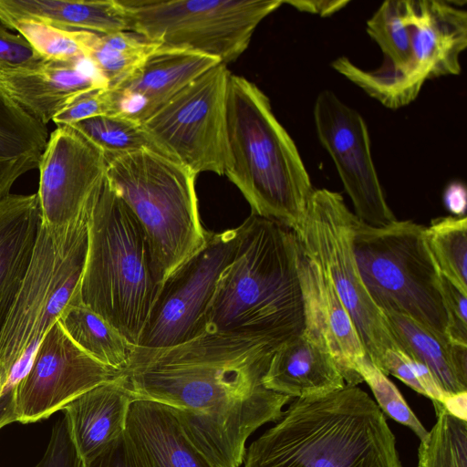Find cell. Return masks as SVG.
<instances>
[{
    "instance_id": "obj_3",
    "label": "cell",
    "mask_w": 467,
    "mask_h": 467,
    "mask_svg": "<svg viewBox=\"0 0 467 467\" xmlns=\"http://www.w3.org/2000/svg\"><path fill=\"white\" fill-rule=\"evenodd\" d=\"M291 401L244 467H403L385 414L358 386Z\"/></svg>"
},
{
    "instance_id": "obj_7",
    "label": "cell",
    "mask_w": 467,
    "mask_h": 467,
    "mask_svg": "<svg viewBox=\"0 0 467 467\" xmlns=\"http://www.w3.org/2000/svg\"><path fill=\"white\" fill-rule=\"evenodd\" d=\"M424 230L412 221L398 220L374 227L355 214L353 251L367 292L382 312L405 315L449 342L441 274Z\"/></svg>"
},
{
    "instance_id": "obj_38",
    "label": "cell",
    "mask_w": 467,
    "mask_h": 467,
    "mask_svg": "<svg viewBox=\"0 0 467 467\" xmlns=\"http://www.w3.org/2000/svg\"><path fill=\"white\" fill-rule=\"evenodd\" d=\"M81 467H144L125 431L97 453L82 461Z\"/></svg>"
},
{
    "instance_id": "obj_8",
    "label": "cell",
    "mask_w": 467,
    "mask_h": 467,
    "mask_svg": "<svg viewBox=\"0 0 467 467\" xmlns=\"http://www.w3.org/2000/svg\"><path fill=\"white\" fill-rule=\"evenodd\" d=\"M88 209L75 222L60 226L42 221L0 333V365L7 379L24 358L33 357L45 334L79 294L88 247Z\"/></svg>"
},
{
    "instance_id": "obj_32",
    "label": "cell",
    "mask_w": 467,
    "mask_h": 467,
    "mask_svg": "<svg viewBox=\"0 0 467 467\" xmlns=\"http://www.w3.org/2000/svg\"><path fill=\"white\" fill-rule=\"evenodd\" d=\"M366 31L381 49L382 65L405 69L410 59L409 0H388L367 21Z\"/></svg>"
},
{
    "instance_id": "obj_12",
    "label": "cell",
    "mask_w": 467,
    "mask_h": 467,
    "mask_svg": "<svg viewBox=\"0 0 467 467\" xmlns=\"http://www.w3.org/2000/svg\"><path fill=\"white\" fill-rule=\"evenodd\" d=\"M231 72L219 63L141 122L163 154L195 174L224 175L231 165L226 101Z\"/></svg>"
},
{
    "instance_id": "obj_28",
    "label": "cell",
    "mask_w": 467,
    "mask_h": 467,
    "mask_svg": "<svg viewBox=\"0 0 467 467\" xmlns=\"http://www.w3.org/2000/svg\"><path fill=\"white\" fill-rule=\"evenodd\" d=\"M160 47L132 31L97 34L88 58L111 88L130 78Z\"/></svg>"
},
{
    "instance_id": "obj_39",
    "label": "cell",
    "mask_w": 467,
    "mask_h": 467,
    "mask_svg": "<svg viewBox=\"0 0 467 467\" xmlns=\"http://www.w3.org/2000/svg\"><path fill=\"white\" fill-rule=\"evenodd\" d=\"M40 60L25 37L10 33L0 24V70L26 67Z\"/></svg>"
},
{
    "instance_id": "obj_29",
    "label": "cell",
    "mask_w": 467,
    "mask_h": 467,
    "mask_svg": "<svg viewBox=\"0 0 467 467\" xmlns=\"http://www.w3.org/2000/svg\"><path fill=\"white\" fill-rule=\"evenodd\" d=\"M424 238L439 273L467 294L466 216L433 219Z\"/></svg>"
},
{
    "instance_id": "obj_13",
    "label": "cell",
    "mask_w": 467,
    "mask_h": 467,
    "mask_svg": "<svg viewBox=\"0 0 467 467\" xmlns=\"http://www.w3.org/2000/svg\"><path fill=\"white\" fill-rule=\"evenodd\" d=\"M241 235L240 225L207 233L204 245L161 283L137 348H166L206 332L208 308L222 274L237 254Z\"/></svg>"
},
{
    "instance_id": "obj_25",
    "label": "cell",
    "mask_w": 467,
    "mask_h": 467,
    "mask_svg": "<svg viewBox=\"0 0 467 467\" xmlns=\"http://www.w3.org/2000/svg\"><path fill=\"white\" fill-rule=\"evenodd\" d=\"M47 140V126L0 87V200L10 194L20 176L38 167Z\"/></svg>"
},
{
    "instance_id": "obj_43",
    "label": "cell",
    "mask_w": 467,
    "mask_h": 467,
    "mask_svg": "<svg viewBox=\"0 0 467 467\" xmlns=\"http://www.w3.org/2000/svg\"><path fill=\"white\" fill-rule=\"evenodd\" d=\"M6 380H7V375L5 371V369L3 368V367L0 365V394L2 392V389H3Z\"/></svg>"
},
{
    "instance_id": "obj_2",
    "label": "cell",
    "mask_w": 467,
    "mask_h": 467,
    "mask_svg": "<svg viewBox=\"0 0 467 467\" xmlns=\"http://www.w3.org/2000/svg\"><path fill=\"white\" fill-rule=\"evenodd\" d=\"M240 226L238 252L219 279L206 331L247 335L281 348L306 327L303 247L294 230L254 213Z\"/></svg>"
},
{
    "instance_id": "obj_24",
    "label": "cell",
    "mask_w": 467,
    "mask_h": 467,
    "mask_svg": "<svg viewBox=\"0 0 467 467\" xmlns=\"http://www.w3.org/2000/svg\"><path fill=\"white\" fill-rule=\"evenodd\" d=\"M17 18L102 35L130 31L127 15L118 0H0V24Z\"/></svg>"
},
{
    "instance_id": "obj_33",
    "label": "cell",
    "mask_w": 467,
    "mask_h": 467,
    "mask_svg": "<svg viewBox=\"0 0 467 467\" xmlns=\"http://www.w3.org/2000/svg\"><path fill=\"white\" fill-rule=\"evenodd\" d=\"M432 403L436 422L420 442L417 467H467V421Z\"/></svg>"
},
{
    "instance_id": "obj_11",
    "label": "cell",
    "mask_w": 467,
    "mask_h": 467,
    "mask_svg": "<svg viewBox=\"0 0 467 467\" xmlns=\"http://www.w3.org/2000/svg\"><path fill=\"white\" fill-rule=\"evenodd\" d=\"M410 59L405 69L364 70L348 63L342 75L389 109L412 102L428 79L459 75L467 47V13L444 0H409Z\"/></svg>"
},
{
    "instance_id": "obj_22",
    "label": "cell",
    "mask_w": 467,
    "mask_h": 467,
    "mask_svg": "<svg viewBox=\"0 0 467 467\" xmlns=\"http://www.w3.org/2000/svg\"><path fill=\"white\" fill-rule=\"evenodd\" d=\"M135 400L137 397L122 374L115 380L85 391L62 409L82 461L125 431L128 412Z\"/></svg>"
},
{
    "instance_id": "obj_42",
    "label": "cell",
    "mask_w": 467,
    "mask_h": 467,
    "mask_svg": "<svg viewBox=\"0 0 467 467\" xmlns=\"http://www.w3.org/2000/svg\"><path fill=\"white\" fill-rule=\"evenodd\" d=\"M441 403L447 412L467 421V391L446 395Z\"/></svg>"
},
{
    "instance_id": "obj_26",
    "label": "cell",
    "mask_w": 467,
    "mask_h": 467,
    "mask_svg": "<svg viewBox=\"0 0 467 467\" xmlns=\"http://www.w3.org/2000/svg\"><path fill=\"white\" fill-rule=\"evenodd\" d=\"M382 313L398 349L424 364L445 396L467 391V372L461 369L451 343L405 315Z\"/></svg>"
},
{
    "instance_id": "obj_36",
    "label": "cell",
    "mask_w": 467,
    "mask_h": 467,
    "mask_svg": "<svg viewBox=\"0 0 467 467\" xmlns=\"http://www.w3.org/2000/svg\"><path fill=\"white\" fill-rule=\"evenodd\" d=\"M441 291L447 315L450 343L467 346V294L441 275Z\"/></svg>"
},
{
    "instance_id": "obj_15",
    "label": "cell",
    "mask_w": 467,
    "mask_h": 467,
    "mask_svg": "<svg viewBox=\"0 0 467 467\" xmlns=\"http://www.w3.org/2000/svg\"><path fill=\"white\" fill-rule=\"evenodd\" d=\"M314 121L319 141L336 165L357 217L374 227L395 222L374 165L363 117L325 89L315 100Z\"/></svg>"
},
{
    "instance_id": "obj_30",
    "label": "cell",
    "mask_w": 467,
    "mask_h": 467,
    "mask_svg": "<svg viewBox=\"0 0 467 467\" xmlns=\"http://www.w3.org/2000/svg\"><path fill=\"white\" fill-rule=\"evenodd\" d=\"M25 37L43 60L77 61L88 58L97 33L58 28L32 18H17L3 24Z\"/></svg>"
},
{
    "instance_id": "obj_6",
    "label": "cell",
    "mask_w": 467,
    "mask_h": 467,
    "mask_svg": "<svg viewBox=\"0 0 467 467\" xmlns=\"http://www.w3.org/2000/svg\"><path fill=\"white\" fill-rule=\"evenodd\" d=\"M106 160V174L140 223L154 276L161 285L206 242L198 213L197 174L150 150Z\"/></svg>"
},
{
    "instance_id": "obj_5",
    "label": "cell",
    "mask_w": 467,
    "mask_h": 467,
    "mask_svg": "<svg viewBox=\"0 0 467 467\" xmlns=\"http://www.w3.org/2000/svg\"><path fill=\"white\" fill-rule=\"evenodd\" d=\"M88 226L80 300L137 347L161 285L144 232L107 174L91 197Z\"/></svg>"
},
{
    "instance_id": "obj_37",
    "label": "cell",
    "mask_w": 467,
    "mask_h": 467,
    "mask_svg": "<svg viewBox=\"0 0 467 467\" xmlns=\"http://www.w3.org/2000/svg\"><path fill=\"white\" fill-rule=\"evenodd\" d=\"M82 460L64 416L53 426L47 450L35 467H81Z\"/></svg>"
},
{
    "instance_id": "obj_4",
    "label": "cell",
    "mask_w": 467,
    "mask_h": 467,
    "mask_svg": "<svg viewBox=\"0 0 467 467\" xmlns=\"http://www.w3.org/2000/svg\"><path fill=\"white\" fill-rule=\"evenodd\" d=\"M231 165L225 174L252 213L297 233L314 192L296 143L275 116L268 97L231 73L226 101Z\"/></svg>"
},
{
    "instance_id": "obj_1",
    "label": "cell",
    "mask_w": 467,
    "mask_h": 467,
    "mask_svg": "<svg viewBox=\"0 0 467 467\" xmlns=\"http://www.w3.org/2000/svg\"><path fill=\"white\" fill-rule=\"evenodd\" d=\"M279 348L255 337L206 331L166 348L134 347L123 376L137 399L168 406L215 467H241L250 435L277 421L293 400L264 385Z\"/></svg>"
},
{
    "instance_id": "obj_21",
    "label": "cell",
    "mask_w": 467,
    "mask_h": 467,
    "mask_svg": "<svg viewBox=\"0 0 467 467\" xmlns=\"http://www.w3.org/2000/svg\"><path fill=\"white\" fill-rule=\"evenodd\" d=\"M125 432L144 467H215L162 403L135 400L128 412Z\"/></svg>"
},
{
    "instance_id": "obj_16",
    "label": "cell",
    "mask_w": 467,
    "mask_h": 467,
    "mask_svg": "<svg viewBox=\"0 0 467 467\" xmlns=\"http://www.w3.org/2000/svg\"><path fill=\"white\" fill-rule=\"evenodd\" d=\"M42 221L66 225L80 218L106 174L104 153L70 126L50 135L39 163Z\"/></svg>"
},
{
    "instance_id": "obj_14",
    "label": "cell",
    "mask_w": 467,
    "mask_h": 467,
    "mask_svg": "<svg viewBox=\"0 0 467 467\" xmlns=\"http://www.w3.org/2000/svg\"><path fill=\"white\" fill-rule=\"evenodd\" d=\"M122 374L79 348L57 321L41 339L16 387V421L26 424L47 419L85 391Z\"/></svg>"
},
{
    "instance_id": "obj_18",
    "label": "cell",
    "mask_w": 467,
    "mask_h": 467,
    "mask_svg": "<svg viewBox=\"0 0 467 467\" xmlns=\"http://www.w3.org/2000/svg\"><path fill=\"white\" fill-rule=\"evenodd\" d=\"M221 63L189 49L160 47L125 81L109 88L117 115L143 122L203 72Z\"/></svg>"
},
{
    "instance_id": "obj_40",
    "label": "cell",
    "mask_w": 467,
    "mask_h": 467,
    "mask_svg": "<svg viewBox=\"0 0 467 467\" xmlns=\"http://www.w3.org/2000/svg\"><path fill=\"white\" fill-rule=\"evenodd\" d=\"M349 1L348 0H290L283 1V4L292 5L300 12L318 15L320 16H329L342 8Z\"/></svg>"
},
{
    "instance_id": "obj_23",
    "label": "cell",
    "mask_w": 467,
    "mask_h": 467,
    "mask_svg": "<svg viewBox=\"0 0 467 467\" xmlns=\"http://www.w3.org/2000/svg\"><path fill=\"white\" fill-rule=\"evenodd\" d=\"M42 223L37 193L0 200V333L28 266Z\"/></svg>"
},
{
    "instance_id": "obj_9",
    "label": "cell",
    "mask_w": 467,
    "mask_h": 467,
    "mask_svg": "<svg viewBox=\"0 0 467 467\" xmlns=\"http://www.w3.org/2000/svg\"><path fill=\"white\" fill-rule=\"evenodd\" d=\"M130 30L162 47L183 48L227 66L248 47L258 25L282 0H118Z\"/></svg>"
},
{
    "instance_id": "obj_20",
    "label": "cell",
    "mask_w": 467,
    "mask_h": 467,
    "mask_svg": "<svg viewBox=\"0 0 467 467\" xmlns=\"http://www.w3.org/2000/svg\"><path fill=\"white\" fill-rule=\"evenodd\" d=\"M264 385L292 399L325 395L346 386L319 335L306 327L274 354Z\"/></svg>"
},
{
    "instance_id": "obj_34",
    "label": "cell",
    "mask_w": 467,
    "mask_h": 467,
    "mask_svg": "<svg viewBox=\"0 0 467 467\" xmlns=\"http://www.w3.org/2000/svg\"><path fill=\"white\" fill-rule=\"evenodd\" d=\"M358 372L370 388L376 403L384 414L410 428L420 441L427 436L429 431L422 425L387 375L368 359L359 366Z\"/></svg>"
},
{
    "instance_id": "obj_19",
    "label": "cell",
    "mask_w": 467,
    "mask_h": 467,
    "mask_svg": "<svg viewBox=\"0 0 467 467\" xmlns=\"http://www.w3.org/2000/svg\"><path fill=\"white\" fill-rule=\"evenodd\" d=\"M302 273L306 298V327L320 336L346 384L358 386L363 382L358 369L369 358L354 322L329 278L305 251Z\"/></svg>"
},
{
    "instance_id": "obj_35",
    "label": "cell",
    "mask_w": 467,
    "mask_h": 467,
    "mask_svg": "<svg viewBox=\"0 0 467 467\" xmlns=\"http://www.w3.org/2000/svg\"><path fill=\"white\" fill-rule=\"evenodd\" d=\"M104 115H117L116 103L109 88L79 94L52 120L57 127L70 126L83 119Z\"/></svg>"
},
{
    "instance_id": "obj_41",
    "label": "cell",
    "mask_w": 467,
    "mask_h": 467,
    "mask_svg": "<svg viewBox=\"0 0 467 467\" xmlns=\"http://www.w3.org/2000/svg\"><path fill=\"white\" fill-rule=\"evenodd\" d=\"M466 188L462 182H451L443 192L444 205L456 217H463L466 211Z\"/></svg>"
},
{
    "instance_id": "obj_31",
    "label": "cell",
    "mask_w": 467,
    "mask_h": 467,
    "mask_svg": "<svg viewBox=\"0 0 467 467\" xmlns=\"http://www.w3.org/2000/svg\"><path fill=\"white\" fill-rule=\"evenodd\" d=\"M70 127L100 150L106 158L141 150L162 153L141 123L120 115L97 116Z\"/></svg>"
},
{
    "instance_id": "obj_17",
    "label": "cell",
    "mask_w": 467,
    "mask_h": 467,
    "mask_svg": "<svg viewBox=\"0 0 467 467\" xmlns=\"http://www.w3.org/2000/svg\"><path fill=\"white\" fill-rule=\"evenodd\" d=\"M0 87L26 113L47 125L69 102L108 84L88 58L40 60L26 67L1 69Z\"/></svg>"
},
{
    "instance_id": "obj_10",
    "label": "cell",
    "mask_w": 467,
    "mask_h": 467,
    "mask_svg": "<svg viewBox=\"0 0 467 467\" xmlns=\"http://www.w3.org/2000/svg\"><path fill=\"white\" fill-rule=\"evenodd\" d=\"M354 218L340 193L315 189L296 234L306 254L329 278L369 360L381 370L386 351L398 348L361 280L352 245Z\"/></svg>"
},
{
    "instance_id": "obj_27",
    "label": "cell",
    "mask_w": 467,
    "mask_h": 467,
    "mask_svg": "<svg viewBox=\"0 0 467 467\" xmlns=\"http://www.w3.org/2000/svg\"><path fill=\"white\" fill-rule=\"evenodd\" d=\"M58 322L70 339L91 358L118 370L127 368L134 346L87 307L79 294L65 308Z\"/></svg>"
}]
</instances>
